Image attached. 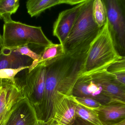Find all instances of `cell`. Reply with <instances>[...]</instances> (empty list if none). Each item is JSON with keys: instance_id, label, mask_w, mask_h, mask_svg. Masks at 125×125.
Instances as JSON below:
<instances>
[{"instance_id": "obj_1", "label": "cell", "mask_w": 125, "mask_h": 125, "mask_svg": "<svg viewBox=\"0 0 125 125\" xmlns=\"http://www.w3.org/2000/svg\"><path fill=\"white\" fill-rule=\"evenodd\" d=\"M87 53L64 54L43 63L46 69L45 92L38 119L45 123L51 119L53 102L56 93L72 95L75 83L83 74Z\"/></svg>"}, {"instance_id": "obj_2", "label": "cell", "mask_w": 125, "mask_h": 125, "mask_svg": "<svg viewBox=\"0 0 125 125\" xmlns=\"http://www.w3.org/2000/svg\"><path fill=\"white\" fill-rule=\"evenodd\" d=\"M94 0H86L63 46L65 54L87 52L101 28L95 22L93 14Z\"/></svg>"}, {"instance_id": "obj_3", "label": "cell", "mask_w": 125, "mask_h": 125, "mask_svg": "<svg viewBox=\"0 0 125 125\" xmlns=\"http://www.w3.org/2000/svg\"><path fill=\"white\" fill-rule=\"evenodd\" d=\"M122 56L117 50L106 19L105 25L90 45L83 74L107 70Z\"/></svg>"}, {"instance_id": "obj_4", "label": "cell", "mask_w": 125, "mask_h": 125, "mask_svg": "<svg viewBox=\"0 0 125 125\" xmlns=\"http://www.w3.org/2000/svg\"><path fill=\"white\" fill-rule=\"evenodd\" d=\"M2 37L4 47L12 50L25 45L44 48L52 43L40 26L29 25L12 20L4 23Z\"/></svg>"}, {"instance_id": "obj_5", "label": "cell", "mask_w": 125, "mask_h": 125, "mask_svg": "<svg viewBox=\"0 0 125 125\" xmlns=\"http://www.w3.org/2000/svg\"><path fill=\"white\" fill-rule=\"evenodd\" d=\"M18 73L15 81L22 89L24 96L29 101L39 117L44 95L46 82V69L43 63L33 69H27Z\"/></svg>"}, {"instance_id": "obj_6", "label": "cell", "mask_w": 125, "mask_h": 125, "mask_svg": "<svg viewBox=\"0 0 125 125\" xmlns=\"http://www.w3.org/2000/svg\"><path fill=\"white\" fill-rule=\"evenodd\" d=\"M109 27L117 51L125 56V1L105 0Z\"/></svg>"}, {"instance_id": "obj_7", "label": "cell", "mask_w": 125, "mask_h": 125, "mask_svg": "<svg viewBox=\"0 0 125 125\" xmlns=\"http://www.w3.org/2000/svg\"><path fill=\"white\" fill-rule=\"evenodd\" d=\"M25 97L15 80L0 79V125H4L14 107Z\"/></svg>"}, {"instance_id": "obj_8", "label": "cell", "mask_w": 125, "mask_h": 125, "mask_svg": "<svg viewBox=\"0 0 125 125\" xmlns=\"http://www.w3.org/2000/svg\"><path fill=\"white\" fill-rule=\"evenodd\" d=\"M77 104L67 96L56 93L53 102L52 116L46 123L58 125H72L76 118Z\"/></svg>"}, {"instance_id": "obj_9", "label": "cell", "mask_w": 125, "mask_h": 125, "mask_svg": "<svg viewBox=\"0 0 125 125\" xmlns=\"http://www.w3.org/2000/svg\"><path fill=\"white\" fill-rule=\"evenodd\" d=\"M92 80L100 85L103 94L111 101L125 103V86L118 82L107 70L89 74Z\"/></svg>"}, {"instance_id": "obj_10", "label": "cell", "mask_w": 125, "mask_h": 125, "mask_svg": "<svg viewBox=\"0 0 125 125\" xmlns=\"http://www.w3.org/2000/svg\"><path fill=\"white\" fill-rule=\"evenodd\" d=\"M86 1L60 12L54 23L53 34L58 38L62 47Z\"/></svg>"}, {"instance_id": "obj_11", "label": "cell", "mask_w": 125, "mask_h": 125, "mask_svg": "<svg viewBox=\"0 0 125 125\" xmlns=\"http://www.w3.org/2000/svg\"><path fill=\"white\" fill-rule=\"evenodd\" d=\"M72 95L91 98L102 105L111 101L103 94L101 87L92 80L90 74H82L78 79L73 88Z\"/></svg>"}, {"instance_id": "obj_12", "label": "cell", "mask_w": 125, "mask_h": 125, "mask_svg": "<svg viewBox=\"0 0 125 125\" xmlns=\"http://www.w3.org/2000/svg\"><path fill=\"white\" fill-rule=\"evenodd\" d=\"M38 120L34 108L25 97L14 107L4 125H36Z\"/></svg>"}, {"instance_id": "obj_13", "label": "cell", "mask_w": 125, "mask_h": 125, "mask_svg": "<svg viewBox=\"0 0 125 125\" xmlns=\"http://www.w3.org/2000/svg\"><path fill=\"white\" fill-rule=\"evenodd\" d=\"M103 125H112L125 120V103L111 101L94 110Z\"/></svg>"}, {"instance_id": "obj_14", "label": "cell", "mask_w": 125, "mask_h": 125, "mask_svg": "<svg viewBox=\"0 0 125 125\" xmlns=\"http://www.w3.org/2000/svg\"><path fill=\"white\" fill-rule=\"evenodd\" d=\"M30 58L15 52L9 48H3L0 54V70L5 69H17L29 67Z\"/></svg>"}, {"instance_id": "obj_15", "label": "cell", "mask_w": 125, "mask_h": 125, "mask_svg": "<svg viewBox=\"0 0 125 125\" xmlns=\"http://www.w3.org/2000/svg\"><path fill=\"white\" fill-rule=\"evenodd\" d=\"M86 0H29L26 3L28 14L31 17L40 14L47 9L59 4L77 5Z\"/></svg>"}, {"instance_id": "obj_16", "label": "cell", "mask_w": 125, "mask_h": 125, "mask_svg": "<svg viewBox=\"0 0 125 125\" xmlns=\"http://www.w3.org/2000/svg\"><path fill=\"white\" fill-rule=\"evenodd\" d=\"M62 45L61 44L52 43L44 48L40 54V58L35 64L31 63L28 69H33L38 65L50 61L64 54Z\"/></svg>"}, {"instance_id": "obj_17", "label": "cell", "mask_w": 125, "mask_h": 125, "mask_svg": "<svg viewBox=\"0 0 125 125\" xmlns=\"http://www.w3.org/2000/svg\"><path fill=\"white\" fill-rule=\"evenodd\" d=\"M19 6V0H0V19L4 23L12 20L11 16L17 12Z\"/></svg>"}, {"instance_id": "obj_18", "label": "cell", "mask_w": 125, "mask_h": 125, "mask_svg": "<svg viewBox=\"0 0 125 125\" xmlns=\"http://www.w3.org/2000/svg\"><path fill=\"white\" fill-rule=\"evenodd\" d=\"M93 14L95 22L101 28L105 25L107 19L106 9L104 0H94Z\"/></svg>"}, {"instance_id": "obj_19", "label": "cell", "mask_w": 125, "mask_h": 125, "mask_svg": "<svg viewBox=\"0 0 125 125\" xmlns=\"http://www.w3.org/2000/svg\"><path fill=\"white\" fill-rule=\"evenodd\" d=\"M107 71L114 76L117 81L125 86V56L113 63Z\"/></svg>"}, {"instance_id": "obj_20", "label": "cell", "mask_w": 125, "mask_h": 125, "mask_svg": "<svg viewBox=\"0 0 125 125\" xmlns=\"http://www.w3.org/2000/svg\"><path fill=\"white\" fill-rule=\"evenodd\" d=\"M76 117H79L94 125H103L94 110L89 109L77 104Z\"/></svg>"}, {"instance_id": "obj_21", "label": "cell", "mask_w": 125, "mask_h": 125, "mask_svg": "<svg viewBox=\"0 0 125 125\" xmlns=\"http://www.w3.org/2000/svg\"><path fill=\"white\" fill-rule=\"evenodd\" d=\"M71 98L78 105L92 110H95L100 108L102 104L94 99L87 97H76L70 96Z\"/></svg>"}, {"instance_id": "obj_22", "label": "cell", "mask_w": 125, "mask_h": 125, "mask_svg": "<svg viewBox=\"0 0 125 125\" xmlns=\"http://www.w3.org/2000/svg\"><path fill=\"white\" fill-rule=\"evenodd\" d=\"M14 51L18 54L26 56L33 60L32 64L36 63L40 58V55L31 50L28 45H25L14 50Z\"/></svg>"}, {"instance_id": "obj_23", "label": "cell", "mask_w": 125, "mask_h": 125, "mask_svg": "<svg viewBox=\"0 0 125 125\" xmlns=\"http://www.w3.org/2000/svg\"><path fill=\"white\" fill-rule=\"evenodd\" d=\"M23 67L17 69H5L0 70V79L15 80V78L20 72L28 68Z\"/></svg>"}, {"instance_id": "obj_24", "label": "cell", "mask_w": 125, "mask_h": 125, "mask_svg": "<svg viewBox=\"0 0 125 125\" xmlns=\"http://www.w3.org/2000/svg\"><path fill=\"white\" fill-rule=\"evenodd\" d=\"M72 125H94L84 121L83 120L79 118L76 117L75 120L74 122V123Z\"/></svg>"}, {"instance_id": "obj_25", "label": "cell", "mask_w": 125, "mask_h": 125, "mask_svg": "<svg viewBox=\"0 0 125 125\" xmlns=\"http://www.w3.org/2000/svg\"><path fill=\"white\" fill-rule=\"evenodd\" d=\"M4 48L3 39L2 36L0 33V54L1 53Z\"/></svg>"}, {"instance_id": "obj_26", "label": "cell", "mask_w": 125, "mask_h": 125, "mask_svg": "<svg viewBox=\"0 0 125 125\" xmlns=\"http://www.w3.org/2000/svg\"><path fill=\"white\" fill-rule=\"evenodd\" d=\"M36 125H46V123L41 120H38Z\"/></svg>"}, {"instance_id": "obj_27", "label": "cell", "mask_w": 125, "mask_h": 125, "mask_svg": "<svg viewBox=\"0 0 125 125\" xmlns=\"http://www.w3.org/2000/svg\"><path fill=\"white\" fill-rule=\"evenodd\" d=\"M112 125H125V120L117 124Z\"/></svg>"}, {"instance_id": "obj_28", "label": "cell", "mask_w": 125, "mask_h": 125, "mask_svg": "<svg viewBox=\"0 0 125 125\" xmlns=\"http://www.w3.org/2000/svg\"><path fill=\"white\" fill-rule=\"evenodd\" d=\"M46 125H58L54 124H51V123H46Z\"/></svg>"}]
</instances>
